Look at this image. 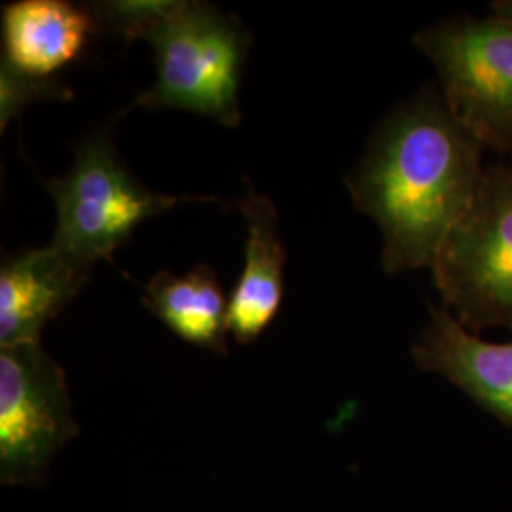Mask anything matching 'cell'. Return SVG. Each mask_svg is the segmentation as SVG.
Instances as JSON below:
<instances>
[{
	"label": "cell",
	"instance_id": "6da1fadb",
	"mask_svg": "<svg viewBox=\"0 0 512 512\" xmlns=\"http://www.w3.org/2000/svg\"><path fill=\"white\" fill-rule=\"evenodd\" d=\"M482 154L439 86H425L378 124L346 184L355 207L382 230L385 274L431 268L475 200Z\"/></svg>",
	"mask_w": 512,
	"mask_h": 512
},
{
	"label": "cell",
	"instance_id": "7a4b0ae2",
	"mask_svg": "<svg viewBox=\"0 0 512 512\" xmlns=\"http://www.w3.org/2000/svg\"><path fill=\"white\" fill-rule=\"evenodd\" d=\"M156 82L135 99L148 110H188L238 128L239 82L251 35L234 16L205 2H177L147 38Z\"/></svg>",
	"mask_w": 512,
	"mask_h": 512
},
{
	"label": "cell",
	"instance_id": "3957f363",
	"mask_svg": "<svg viewBox=\"0 0 512 512\" xmlns=\"http://www.w3.org/2000/svg\"><path fill=\"white\" fill-rule=\"evenodd\" d=\"M57 211L52 247L84 270L112 264L139 224L179 203L219 202L213 196H167L139 183L116 154L109 131H97L76 150L69 173L46 181Z\"/></svg>",
	"mask_w": 512,
	"mask_h": 512
},
{
	"label": "cell",
	"instance_id": "277c9868",
	"mask_svg": "<svg viewBox=\"0 0 512 512\" xmlns=\"http://www.w3.org/2000/svg\"><path fill=\"white\" fill-rule=\"evenodd\" d=\"M442 308L471 330H512V162L488 164L431 264Z\"/></svg>",
	"mask_w": 512,
	"mask_h": 512
},
{
	"label": "cell",
	"instance_id": "5b68a950",
	"mask_svg": "<svg viewBox=\"0 0 512 512\" xmlns=\"http://www.w3.org/2000/svg\"><path fill=\"white\" fill-rule=\"evenodd\" d=\"M446 105L484 148L512 158V21L456 16L414 37Z\"/></svg>",
	"mask_w": 512,
	"mask_h": 512
},
{
	"label": "cell",
	"instance_id": "8992f818",
	"mask_svg": "<svg viewBox=\"0 0 512 512\" xmlns=\"http://www.w3.org/2000/svg\"><path fill=\"white\" fill-rule=\"evenodd\" d=\"M78 435L63 368L40 342L0 348V482L38 484Z\"/></svg>",
	"mask_w": 512,
	"mask_h": 512
},
{
	"label": "cell",
	"instance_id": "52a82bcc",
	"mask_svg": "<svg viewBox=\"0 0 512 512\" xmlns=\"http://www.w3.org/2000/svg\"><path fill=\"white\" fill-rule=\"evenodd\" d=\"M412 357L421 370L458 385L476 404L512 425V342H486L446 308L429 306V321Z\"/></svg>",
	"mask_w": 512,
	"mask_h": 512
},
{
	"label": "cell",
	"instance_id": "ba28073f",
	"mask_svg": "<svg viewBox=\"0 0 512 512\" xmlns=\"http://www.w3.org/2000/svg\"><path fill=\"white\" fill-rule=\"evenodd\" d=\"M88 279V270L52 245L6 256L0 266V348L40 342L42 329Z\"/></svg>",
	"mask_w": 512,
	"mask_h": 512
},
{
	"label": "cell",
	"instance_id": "9c48e42d",
	"mask_svg": "<svg viewBox=\"0 0 512 512\" xmlns=\"http://www.w3.org/2000/svg\"><path fill=\"white\" fill-rule=\"evenodd\" d=\"M247 222L245 264L228 304V329L239 344H253L272 325L283 302L285 247L270 198L251 186L234 203Z\"/></svg>",
	"mask_w": 512,
	"mask_h": 512
},
{
	"label": "cell",
	"instance_id": "30bf717a",
	"mask_svg": "<svg viewBox=\"0 0 512 512\" xmlns=\"http://www.w3.org/2000/svg\"><path fill=\"white\" fill-rule=\"evenodd\" d=\"M99 33L88 6L65 0H19L2 10V57L21 73L52 78Z\"/></svg>",
	"mask_w": 512,
	"mask_h": 512
},
{
	"label": "cell",
	"instance_id": "8fae6325",
	"mask_svg": "<svg viewBox=\"0 0 512 512\" xmlns=\"http://www.w3.org/2000/svg\"><path fill=\"white\" fill-rule=\"evenodd\" d=\"M143 304L184 342L222 355L228 353L230 300H226L217 275L207 264L184 275H152Z\"/></svg>",
	"mask_w": 512,
	"mask_h": 512
},
{
	"label": "cell",
	"instance_id": "7c38bea8",
	"mask_svg": "<svg viewBox=\"0 0 512 512\" xmlns=\"http://www.w3.org/2000/svg\"><path fill=\"white\" fill-rule=\"evenodd\" d=\"M173 0H114L88 4L99 31L105 29L114 37L128 42L147 38L148 33L175 10Z\"/></svg>",
	"mask_w": 512,
	"mask_h": 512
},
{
	"label": "cell",
	"instance_id": "4fadbf2b",
	"mask_svg": "<svg viewBox=\"0 0 512 512\" xmlns=\"http://www.w3.org/2000/svg\"><path fill=\"white\" fill-rule=\"evenodd\" d=\"M73 92L57 78L21 73L4 57L0 61V128L35 101H71Z\"/></svg>",
	"mask_w": 512,
	"mask_h": 512
},
{
	"label": "cell",
	"instance_id": "5bb4252c",
	"mask_svg": "<svg viewBox=\"0 0 512 512\" xmlns=\"http://www.w3.org/2000/svg\"><path fill=\"white\" fill-rule=\"evenodd\" d=\"M492 14L512 21V0H499L492 4Z\"/></svg>",
	"mask_w": 512,
	"mask_h": 512
},
{
	"label": "cell",
	"instance_id": "9a60e30c",
	"mask_svg": "<svg viewBox=\"0 0 512 512\" xmlns=\"http://www.w3.org/2000/svg\"><path fill=\"white\" fill-rule=\"evenodd\" d=\"M511 162H512V160H511Z\"/></svg>",
	"mask_w": 512,
	"mask_h": 512
}]
</instances>
